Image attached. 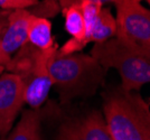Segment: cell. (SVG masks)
Returning <instances> with one entry per match:
<instances>
[{
  "mask_svg": "<svg viewBox=\"0 0 150 140\" xmlns=\"http://www.w3.org/2000/svg\"><path fill=\"white\" fill-rule=\"evenodd\" d=\"M0 140H6V139H0Z\"/></svg>",
  "mask_w": 150,
  "mask_h": 140,
  "instance_id": "obj_16",
  "label": "cell"
},
{
  "mask_svg": "<svg viewBox=\"0 0 150 140\" xmlns=\"http://www.w3.org/2000/svg\"><path fill=\"white\" fill-rule=\"evenodd\" d=\"M4 71H5V67H4L2 65H0V75L4 73Z\"/></svg>",
  "mask_w": 150,
  "mask_h": 140,
  "instance_id": "obj_14",
  "label": "cell"
},
{
  "mask_svg": "<svg viewBox=\"0 0 150 140\" xmlns=\"http://www.w3.org/2000/svg\"><path fill=\"white\" fill-rule=\"evenodd\" d=\"M57 49H38L28 42L7 63L5 70L21 80L25 89V102L33 110H38L47 100L52 89L48 63Z\"/></svg>",
  "mask_w": 150,
  "mask_h": 140,
  "instance_id": "obj_3",
  "label": "cell"
},
{
  "mask_svg": "<svg viewBox=\"0 0 150 140\" xmlns=\"http://www.w3.org/2000/svg\"><path fill=\"white\" fill-rule=\"evenodd\" d=\"M6 140H40V115L38 110H26Z\"/></svg>",
  "mask_w": 150,
  "mask_h": 140,
  "instance_id": "obj_10",
  "label": "cell"
},
{
  "mask_svg": "<svg viewBox=\"0 0 150 140\" xmlns=\"http://www.w3.org/2000/svg\"><path fill=\"white\" fill-rule=\"evenodd\" d=\"M90 55L105 71H118L121 77L120 86L125 91L139 92L150 81V56L132 49L115 37L95 43Z\"/></svg>",
  "mask_w": 150,
  "mask_h": 140,
  "instance_id": "obj_4",
  "label": "cell"
},
{
  "mask_svg": "<svg viewBox=\"0 0 150 140\" xmlns=\"http://www.w3.org/2000/svg\"><path fill=\"white\" fill-rule=\"evenodd\" d=\"M48 71L52 88H55L63 104L76 98L94 95L103 85L106 73L91 55L83 53L63 55L58 48L50 57Z\"/></svg>",
  "mask_w": 150,
  "mask_h": 140,
  "instance_id": "obj_1",
  "label": "cell"
},
{
  "mask_svg": "<svg viewBox=\"0 0 150 140\" xmlns=\"http://www.w3.org/2000/svg\"><path fill=\"white\" fill-rule=\"evenodd\" d=\"M56 1H57V4H58V6H59V9H62L64 7L73 5V4H80L82 0H56ZM88 1H93V2H96V4H99L101 6H104L108 2L117 4V2H119L121 0H88ZM137 1H140V2H141V0H137Z\"/></svg>",
  "mask_w": 150,
  "mask_h": 140,
  "instance_id": "obj_13",
  "label": "cell"
},
{
  "mask_svg": "<svg viewBox=\"0 0 150 140\" xmlns=\"http://www.w3.org/2000/svg\"><path fill=\"white\" fill-rule=\"evenodd\" d=\"M25 89L21 80L13 73L0 75V136L10 132L13 124L25 104Z\"/></svg>",
  "mask_w": 150,
  "mask_h": 140,
  "instance_id": "obj_7",
  "label": "cell"
},
{
  "mask_svg": "<svg viewBox=\"0 0 150 140\" xmlns=\"http://www.w3.org/2000/svg\"><path fill=\"white\" fill-rule=\"evenodd\" d=\"M103 118L113 140H150L149 104L137 91H105Z\"/></svg>",
  "mask_w": 150,
  "mask_h": 140,
  "instance_id": "obj_2",
  "label": "cell"
},
{
  "mask_svg": "<svg viewBox=\"0 0 150 140\" xmlns=\"http://www.w3.org/2000/svg\"><path fill=\"white\" fill-rule=\"evenodd\" d=\"M27 42L34 47L43 51L54 47L56 44L52 35V23L46 17L38 16L33 11L28 19Z\"/></svg>",
  "mask_w": 150,
  "mask_h": 140,
  "instance_id": "obj_9",
  "label": "cell"
},
{
  "mask_svg": "<svg viewBox=\"0 0 150 140\" xmlns=\"http://www.w3.org/2000/svg\"><path fill=\"white\" fill-rule=\"evenodd\" d=\"M115 18L111 13V9L108 7H102L100 13L94 23L90 42L102 43L115 36Z\"/></svg>",
  "mask_w": 150,
  "mask_h": 140,
  "instance_id": "obj_11",
  "label": "cell"
},
{
  "mask_svg": "<svg viewBox=\"0 0 150 140\" xmlns=\"http://www.w3.org/2000/svg\"><path fill=\"white\" fill-rule=\"evenodd\" d=\"M33 11V7L0 10V65L4 67L27 43L28 19Z\"/></svg>",
  "mask_w": 150,
  "mask_h": 140,
  "instance_id": "obj_6",
  "label": "cell"
},
{
  "mask_svg": "<svg viewBox=\"0 0 150 140\" xmlns=\"http://www.w3.org/2000/svg\"><path fill=\"white\" fill-rule=\"evenodd\" d=\"M117 8L115 38L130 48L150 56V11L137 0H121Z\"/></svg>",
  "mask_w": 150,
  "mask_h": 140,
  "instance_id": "obj_5",
  "label": "cell"
},
{
  "mask_svg": "<svg viewBox=\"0 0 150 140\" xmlns=\"http://www.w3.org/2000/svg\"><path fill=\"white\" fill-rule=\"evenodd\" d=\"M57 140H113L106 128L103 115L90 112L82 118L63 123Z\"/></svg>",
  "mask_w": 150,
  "mask_h": 140,
  "instance_id": "obj_8",
  "label": "cell"
},
{
  "mask_svg": "<svg viewBox=\"0 0 150 140\" xmlns=\"http://www.w3.org/2000/svg\"><path fill=\"white\" fill-rule=\"evenodd\" d=\"M149 1H150V0H147V2H149Z\"/></svg>",
  "mask_w": 150,
  "mask_h": 140,
  "instance_id": "obj_15",
  "label": "cell"
},
{
  "mask_svg": "<svg viewBox=\"0 0 150 140\" xmlns=\"http://www.w3.org/2000/svg\"><path fill=\"white\" fill-rule=\"evenodd\" d=\"M38 0H0L1 10H16V9H29L36 6Z\"/></svg>",
  "mask_w": 150,
  "mask_h": 140,
  "instance_id": "obj_12",
  "label": "cell"
}]
</instances>
